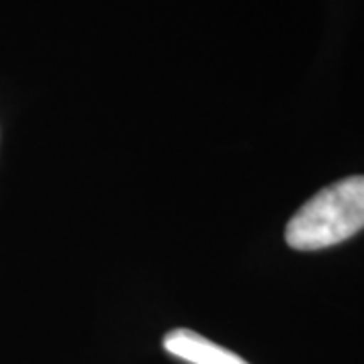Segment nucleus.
<instances>
[{
	"instance_id": "obj_1",
	"label": "nucleus",
	"mask_w": 364,
	"mask_h": 364,
	"mask_svg": "<svg viewBox=\"0 0 364 364\" xmlns=\"http://www.w3.org/2000/svg\"><path fill=\"white\" fill-rule=\"evenodd\" d=\"M364 229V176H350L322 188L286 227V241L298 251H316L350 239Z\"/></svg>"
},
{
	"instance_id": "obj_2",
	"label": "nucleus",
	"mask_w": 364,
	"mask_h": 364,
	"mask_svg": "<svg viewBox=\"0 0 364 364\" xmlns=\"http://www.w3.org/2000/svg\"><path fill=\"white\" fill-rule=\"evenodd\" d=\"M164 350L191 364H249L235 352L184 328L172 330L164 336Z\"/></svg>"
}]
</instances>
